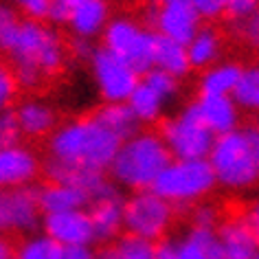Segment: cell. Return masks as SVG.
<instances>
[{
	"instance_id": "6da1fadb",
	"label": "cell",
	"mask_w": 259,
	"mask_h": 259,
	"mask_svg": "<svg viewBox=\"0 0 259 259\" xmlns=\"http://www.w3.org/2000/svg\"><path fill=\"white\" fill-rule=\"evenodd\" d=\"M0 44L7 66L29 95L60 77L70 57L68 40L60 29L49 22L24 20L9 3L0 9Z\"/></svg>"
},
{
	"instance_id": "7a4b0ae2",
	"label": "cell",
	"mask_w": 259,
	"mask_h": 259,
	"mask_svg": "<svg viewBox=\"0 0 259 259\" xmlns=\"http://www.w3.org/2000/svg\"><path fill=\"white\" fill-rule=\"evenodd\" d=\"M121 147V141L97 121V116L79 114L60 123L53 137L47 141V158L62 169L101 171L108 174Z\"/></svg>"
},
{
	"instance_id": "3957f363",
	"label": "cell",
	"mask_w": 259,
	"mask_h": 259,
	"mask_svg": "<svg viewBox=\"0 0 259 259\" xmlns=\"http://www.w3.org/2000/svg\"><path fill=\"white\" fill-rule=\"evenodd\" d=\"M220 189L248 193L259 187V123H242L237 130L218 137L209 154Z\"/></svg>"
},
{
	"instance_id": "277c9868",
	"label": "cell",
	"mask_w": 259,
	"mask_h": 259,
	"mask_svg": "<svg viewBox=\"0 0 259 259\" xmlns=\"http://www.w3.org/2000/svg\"><path fill=\"white\" fill-rule=\"evenodd\" d=\"M171 160L174 156L167 150L158 130L143 127L127 141H121L108 176L123 191H147L156 185L158 176L167 169Z\"/></svg>"
},
{
	"instance_id": "5b68a950",
	"label": "cell",
	"mask_w": 259,
	"mask_h": 259,
	"mask_svg": "<svg viewBox=\"0 0 259 259\" xmlns=\"http://www.w3.org/2000/svg\"><path fill=\"white\" fill-rule=\"evenodd\" d=\"M218 176L209 158L200 160H176L160 174L156 185L152 187L158 196L171 202L178 211H189L191 206L211 200L218 189Z\"/></svg>"
},
{
	"instance_id": "8992f818",
	"label": "cell",
	"mask_w": 259,
	"mask_h": 259,
	"mask_svg": "<svg viewBox=\"0 0 259 259\" xmlns=\"http://www.w3.org/2000/svg\"><path fill=\"white\" fill-rule=\"evenodd\" d=\"M101 44L145 75L154 68L158 33L132 16H114L101 37Z\"/></svg>"
},
{
	"instance_id": "52a82bcc",
	"label": "cell",
	"mask_w": 259,
	"mask_h": 259,
	"mask_svg": "<svg viewBox=\"0 0 259 259\" xmlns=\"http://www.w3.org/2000/svg\"><path fill=\"white\" fill-rule=\"evenodd\" d=\"M178 209L154 189L125 196V233L147 242H163L176 224Z\"/></svg>"
},
{
	"instance_id": "ba28073f",
	"label": "cell",
	"mask_w": 259,
	"mask_h": 259,
	"mask_svg": "<svg viewBox=\"0 0 259 259\" xmlns=\"http://www.w3.org/2000/svg\"><path fill=\"white\" fill-rule=\"evenodd\" d=\"M156 130L176 160L209 158L213 143H215V137L200 121V116L191 108V103H185L178 112L165 116Z\"/></svg>"
},
{
	"instance_id": "9c48e42d",
	"label": "cell",
	"mask_w": 259,
	"mask_h": 259,
	"mask_svg": "<svg viewBox=\"0 0 259 259\" xmlns=\"http://www.w3.org/2000/svg\"><path fill=\"white\" fill-rule=\"evenodd\" d=\"M88 70L93 86L103 103H127L139 83L143 81L137 68L130 66L125 60L114 55L103 44L95 49L93 57L88 60Z\"/></svg>"
},
{
	"instance_id": "30bf717a",
	"label": "cell",
	"mask_w": 259,
	"mask_h": 259,
	"mask_svg": "<svg viewBox=\"0 0 259 259\" xmlns=\"http://www.w3.org/2000/svg\"><path fill=\"white\" fill-rule=\"evenodd\" d=\"M44 224V209L37 187L3 189L0 196V226L5 237H27L40 233Z\"/></svg>"
},
{
	"instance_id": "8fae6325",
	"label": "cell",
	"mask_w": 259,
	"mask_h": 259,
	"mask_svg": "<svg viewBox=\"0 0 259 259\" xmlns=\"http://www.w3.org/2000/svg\"><path fill=\"white\" fill-rule=\"evenodd\" d=\"M141 20L152 31H156L160 37L185 44V47L204 27L202 16L193 9V5L189 0L163 5V7L154 3H143V18Z\"/></svg>"
},
{
	"instance_id": "7c38bea8",
	"label": "cell",
	"mask_w": 259,
	"mask_h": 259,
	"mask_svg": "<svg viewBox=\"0 0 259 259\" xmlns=\"http://www.w3.org/2000/svg\"><path fill=\"white\" fill-rule=\"evenodd\" d=\"M44 174V160L29 143H11L0 150V185L3 189L33 187Z\"/></svg>"
},
{
	"instance_id": "4fadbf2b",
	"label": "cell",
	"mask_w": 259,
	"mask_h": 259,
	"mask_svg": "<svg viewBox=\"0 0 259 259\" xmlns=\"http://www.w3.org/2000/svg\"><path fill=\"white\" fill-rule=\"evenodd\" d=\"M215 237L211 259H255L259 252V244L242 211L224 213L222 222L215 229Z\"/></svg>"
},
{
	"instance_id": "5bb4252c",
	"label": "cell",
	"mask_w": 259,
	"mask_h": 259,
	"mask_svg": "<svg viewBox=\"0 0 259 259\" xmlns=\"http://www.w3.org/2000/svg\"><path fill=\"white\" fill-rule=\"evenodd\" d=\"M88 213L93 218L95 237L99 246H108L125 235V196L116 185L108 193L93 200Z\"/></svg>"
},
{
	"instance_id": "9a60e30c",
	"label": "cell",
	"mask_w": 259,
	"mask_h": 259,
	"mask_svg": "<svg viewBox=\"0 0 259 259\" xmlns=\"http://www.w3.org/2000/svg\"><path fill=\"white\" fill-rule=\"evenodd\" d=\"M14 110L22 139L27 141H49L62 123L57 108L37 95H29L20 99L14 106Z\"/></svg>"
},
{
	"instance_id": "2e32d148",
	"label": "cell",
	"mask_w": 259,
	"mask_h": 259,
	"mask_svg": "<svg viewBox=\"0 0 259 259\" xmlns=\"http://www.w3.org/2000/svg\"><path fill=\"white\" fill-rule=\"evenodd\" d=\"M42 233L57 242L60 246H93L97 244L93 218L86 209L64 211L44 215Z\"/></svg>"
},
{
	"instance_id": "e0dca14e",
	"label": "cell",
	"mask_w": 259,
	"mask_h": 259,
	"mask_svg": "<svg viewBox=\"0 0 259 259\" xmlns=\"http://www.w3.org/2000/svg\"><path fill=\"white\" fill-rule=\"evenodd\" d=\"M189 103L215 139L242 125L244 112L231 95H196Z\"/></svg>"
},
{
	"instance_id": "ac0fdd59",
	"label": "cell",
	"mask_w": 259,
	"mask_h": 259,
	"mask_svg": "<svg viewBox=\"0 0 259 259\" xmlns=\"http://www.w3.org/2000/svg\"><path fill=\"white\" fill-rule=\"evenodd\" d=\"M215 239V231L187 224L178 235L158 242V259H211Z\"/></svg>"
},
{
	"instance_id": "d6986e66",
	"label": "cell",
	"mask_w": 259,
	"mask_h": 259,
	"mask_svg": "<svg viewBox=\"0 0 259 259\" xmlns=\"http://www.w3.org/2000/svg\"><path fill=\"white\" fill-rule=\"evenodd\" d=\"M112 7L110 0H86L77 9H73L66 29L70 37H81V40L95 42L97 37H103L110 20H112Z\"/></svg>"
},
{
	"instance_id": "ffe728a7",
	"label": "cell",
	"mask_w": 259,
	"mask_h": 259,
	"mask_svg": "<svg viewBox=\"0 0 259 259\" xmlns=\"http://www.w3.org/2000/svg\"><path fill=\"white\" fill-rule=\"evenodd\" d=\"M187 53H189L193 70H204L213 64L222 62L226 53V35L224 31L211 22H204V27L198 31L196 37L187 44Z\"/></svg>"
},
{
	"instance_id": "44dd1931",
	"label": "cell",
	"mask_w": 259,
	"mask_h": 259,
	"mask_svg": "<svg viewBox=\"0 0 259 259\" xmlns=\"http://www.w3.org/2000/svg\"><path fill=\"white\" fill-rule=\"evenodd\" d=\"M40 191V202L44 209V215L49 213H64V211H79L86 209L93 202L81 187L70 183H57V180H47L37 187Z\"/></svg>"
},
{
	"instance_id": "7402d4cb",
	"label": "cell",
	"mask_w": 259,
	"mask_h": 259,
	"mask_svg": "<svg viewBox=\"0 0 259 259\" xmlns=\"http://www.w3.org/2000/svg\"><path fill=\"white\" fill-rule=\"evenodd\" d=\"M244 64L233 57H224L222 62L213 64L198 73L196 95H231L235 90L239 77H242Z\"/></svg>"
},
{
	"instance_id": "603a6c76",
	"label": "cell",
	"mask_w": 259,
	"mask_h": 259,
	"mask_svg": "<svg viewBox=\"0 0 259 259\" xmlns=\"http://www.w3.org/2000/svg\"><path fill=\"white\" fill-rule=\"evenodd\" d=\"M93 114L119 141H127L130 137H134L143 130L137 114L130 108V103H101L99 108L93 110Z\"/></svg>"
},
{
	"instance_id": "cb8c5ba5",
	"label": "cell",
	"mask_w": 259,
	"mask_h": 259,
	"mask_svg": "<svg viewBox=\"0 0 259 259\" xmlns=\"http://www.w3.org/2000/svg\"><path fill=\"white\" fill-rule=\"evenodd\" d=\"M130 108H132V112L137 114V119L141 121V125H147V127H152V125H156L158 127V123L165 119V108L169 106L163 97H160L156 90H154L150 83H145V81H141L139 83V88L134 90V95L130 97Z\"/></svg>"
},
{
	"instance_id": "d4e9b609",
	"label": "cell",
	"mask_w": 259,
	"mask_h": 259,
	"mask_svg": "<svg viewBox=\"0 0 259 259\" xmlns=\"http://www.w3.org/2000/svg\"><path fill=\"white\" fill-rule=\"evenodd\" d=\"M154 68L165 70V73L178 77V79L189 77L193 70L185 44H178V42L167 40V37H160V35H158V44H156V55H154Z\"/></svg>"
},
{
	"instance_id": "484cf974",
	"label": "cell",
	"mask_w": 259,
	"mask_h": 259,
	"mask_svg": "<svg viewBox=\"0 0 259 259\" xmlns=\"http://www.w3.org/2000/svg\"><path fill=\"white\" fill-rule=\"evenodd\" d=\"M99 259H158V244L125 233L116 242L101 246Z\"/></svg>"
},
{
	"instance_id": "4316f807",
	"label": "cell",
	"mask_w": 259,
	"mask_h": 259,
	"mask_svg": "<svg viewBox=\"0 0 259 259\" xmlns=\"http://www.w3.org/2000/svg\"><path fill=\"white\" fill-rule=\"evenodd\" d=\"M233 99L244 114L259 116V60L244 64L242 77L233 90Z\"/></svg>"
},
{
	"instance_id": "83f0119b",
	"label": "cell",
	"mask_w": 259,
	"mask_h": 259,
	"mask_svg": "<svg viewBox=\"0 0 259 259\" xmlns=\"http://www.w3.org/2000/svg\"><path fill=\"white\" fill-rule=\"evenodd\" d=\"M60 252L62 246L53 242L47 233H33L14 244L16 259H60Z\"/></svg>"
},
{
	"instance_id": "f1b7e54d",
	"label": "cell",
	"mask_w": 259,
	"mask_h": 259,
	"mask_svg": "<svg viewBox=\"0 0 259 259\" xmlns=\"http://www.w3.org/2000/svg\"><path fill=\"white\" fill-rule=\"evenodd\" d=\"M143 81L150 83V86L156 90L167 103L176 101L180 97V93H183V79H178V77L165 73V70H158V68L147 70V73L143 75Z\"/></svg>"
},
{
	"instance_id": "f546056e",
	"label": "cell",
	"mask_w": 259,
	"mask_h": 259,
	"mask_svg": "<svg viewBox=\"0 0 259 259\" xmlns=\"http://www.w3.org/2000/svg\"><path fill=\"white\" fill-rule=\"evenodd\" d=\"M187 213V224L189 226H198V229H211L215 231L218 224L222 222L224 211L213 202V200H206V202H200L196 206H191Z\"/></svg>"
},
{
	"instance_id": "4dcf8cb0",
	"label": "cell",
	"mask_w": 259,
	"mask_h": 259,
	"mask_svg": "<svg viewBox=\"0 0 259 259\" xmlns=\"http://www.w3.org/2000/svg\"><path fill=\"white\" fill-rule=\"evenodd\" d=\"M7 3L24 20H33V22H49L51 20L53 0H7Z\"/></svg>"
},
{
	"instance_id": "1f68e13d",
	"label": "cell",
	"mask_w": 259,
	"mask_h": 259,
	"mask_svg": "<svg viewBox=\"0 0 259 259\" xmlns=\"http://www.w3.org/2000/svg\"><path fill=\"white\" fill-rule=\"evenodd\" d=\"M20 83H18L14 70H11L7 64L0 70V103L3 108H14V103L18 99V93H20Z\"/></svg>"
},
{
	"instance_id": "d6a6232c",
	"label": "cell",
	"mask_w": 259,
	"mask_h": 259,
	"mask_svg": "<svg viewBox=\"0 0 259 259\" xmlns=\"http://www.w3.org/2000/svg\"><path fill=\"white\" fill-rule=\"evenodd\" d=\"M259 14V0H229L226 20L229 24H239Z\"/></svg>"
},
{
	"instance_id": "836d02e7",
	"label": "cell",
	"mask_w": 259,
	"mask_h": 259,
	"mask_svg": "<svg viewBox=\"0 0 259 259\" xmlns=\"http://www.w3.org/2000/svg\"><path fill=\"white\" fill-rule=\"evenodd\" d=\"M193 5V9L202 16L204 22L215 24L218 20L226 18V7H229V0H189Z\"/></svg>"
},
{
	"instance_id": "e575fe53",
	"label": "cell",
	"mask_w": 259,
	"mask_h": 259,
	"mask_svg": "<svg viewBox=\"0 0 259 259\" xmlns=\"http://www.w3.org/2000/svg\"><path fill=\"white\" fill-rule=\"evenodd\" d=\"M0 137H3V145L20 143L22 132H20V125H18L14 108H3V114H0Z\"/></svg>"
},
{
	"instance_id": "d590c367",
	"label": "cell",
	"mask_w": 259,
	"mask_h": 259,
	"mask_svg": "<svg viewBox=\"0 0 259 259\" xmlns=\"http://www.w3.org/2000/svg\"><path fill=\"white\" fill-rule=\"evenodd\" d=\"M68 49H70V57L75 60H83L88 64V60L95 53V44L90 40H81V37H68Z\"/></svg>"
},
{
	"instance_id": "8d00e7d4",
	"label": "cell",
	"mask_w": 259,
	"mask_h": 259,
	"mask_svg": "<svg viewBox=\"0 0 259 259\" xmlns=\"http://www.w3.org/2000/svg\"><path fill=\"white\" fill-rule=\"evenodd\" d=\"M242 213H244L246 224L250 226L252 235H255L257 244H259V193H257V196H252L248 202H246V206L242 209Z\"/></svg>"
},
{
	"instance_id": "74e56055",
	"label": "cell",
	"mask_w": 259,
	"mask_h": 259,
	"mask_svg": "<svg viewBox=\"0 0 259 259\" xmlns=\"http://www.w3.org/2000/svg\"><path fill=\"white\" fill-rule=\"evenodd\" d=\"M99 252L93 250V246H62L60 259H97Z\"/></svg>"
},
{
	"instance_id": "f35d334b",
	"label": "cell",
	"mask_w": 259,
	"mask_h": 259,
	"mask_svg": "<svg viewBox=\"0 0 259 259\" xmlns=\"http://www.w3.org/2000/svg\"><path fill=\"white\" fill-rule=\"evenodd\" d=\"M0 259H16L14 257V242H11L9 237H5L3 244H0Z\"/></svg>"
},
{
	"instance_id": "ab89813d",
	"label": "cell",
	"mask_w": 259,
	"mask_h": 259,
	"mask_svg": "<svg viewBox=\"0 0 259 259\" xmlns=\"http://www.w3.org/2000/svg\"><path fill=\"white\" fill-rule=\"evenodd\" d=\"M55 3L60 5V7L66 9L68 14H73V9H77V7H79V5L86 3V0H55Z\"/></svg>"
},
{
	"instance_id": "60d3db41",
	"label": "cell",
	"mask_w": 259,
	"mask_h": 259,
	"mask_svg": "<svg viewBox=\"0 0 259 259\" xmlns=\"http://www.w3.org/2000/svg\"><path fill=\"white\" fill-rule=\"evenodd\" d=\"M143 3H154V5H171V3H180V0H143Z\"/></svg>"
},
{
	"instance_id": "b9f144b4",
	"label": "cell",
	"mask_w": 259,
	"mask_h": 259,
	"mask_svg": "<svg viewBox=\"0 0 259 259\" xmlns=\"http://www.w3.org/2000/svg\"><path fill=\"white\" fill-rule=\"evenodd\" d=\"M255 259H259V252H257V257H255Z\"/></svg>"
},
{
	"instance_id": "7bdbcfd3",
	"label": "cell",
	"mask_w": 259,
	"mask_h": 259,
	"mask_svg": "<svg viewBox=\"0 0 259 259\" xmlns=\"http://www.w3.org/2000/svg\"><path fill=\"white\" fill-rule=\"evenodd\" d=\"M97 259H99V257H97Z\"/></svg>"
},
{
	"instance_id": "ee69618b",
	"label": "cell",
	"mask_w": 259,
	"mask_h": 259,
	"mask_svg": "<svg viewBox=\"0 0 259 259\" xmlns=\"http://www.w3.org/2000/svg\"><path fill=\"white\" fill-rule=\"evenodd\" d=\"M257 51H259V49H257Z\"/></svg>"
}]
</instances>
